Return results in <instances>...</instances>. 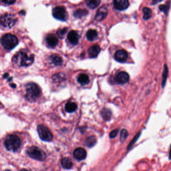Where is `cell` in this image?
<instances>
[{
    "label": "cell",
    "instance_id": "13",
    "mask_svg": "<svg viewBox=\"0 0 171 171\" xmlns=\"http://www.w3.org/2000/svg\"><path fill=\"white\" fill-rule=\"evenodd\" d=\"M87 155L86 150L82 148H78L74 151V157L78 161L84 160L87 157Z\"/></svg>",
    "mask_w": 171,
    "mask_h": 171
},
{
    "label": "cell",
    "instance_id": "19",
    "mask_svg": "<svg viewBox=\"0 0 171 171\" xmlns=\"http://www.w3.org/2000/svg\"><path fill=\"white\" fill-rule=\"evenodd\" d=\"M65 109L68 113H73L77 109V105L74 102H69L65 104Z\"/></svg>",
    "mask_w": 171,
    "mask_h": 171
},
{
    "label": "cell",
    "instance_id": "9",
    "mask_svg": "<svg viewBox=\"0 0 171 171\" xmlns=\"http://www.w3.org/2000/svg\"><path fill=\"white\" fill-rule=\"evenodd\" d=\"M113 6L119 11L126 10L129 6L128 0H113Z\"/></svg>",
    "mask_w": 171,
    "mask_h": 171
},
{
    "label": "cell",
    "instance_id": "2",
    "mask_svg": "<svg viewBox=\"0 0 171 171\" xmlns=\"http://www.w3.org/2000/svg\"><path fill=\"white\" fill-rule=\"evenodd\" d=\"M21 144V139L18 136L15 135H8L5 141V146L6 149L14 152H17L20 149Z\"/></svg>",
    "mask_w": 171,
    "mask_h": 171
},
{
    "label": "cell",
    "instance_id": "36",
    "mask_svg": "<svg viewBox=\"0 0 171 171\" xmlns=\"http://www.w3.org/2000/svg\"><path fill=\"white\" fill-rule=\"evenodd\" d=\"M9 76V74L8 73H5L4 74V76H3V77H4V78H7Z\"/></svg>",
    "mask_w": 171,
    "mask_h": 171
},
{
    "label": "cell",
    "instance_id": "31",
    "mask_svg": "<svg viewBox=\"0 0 171 171\" xmlns=\"http://www.w3.org/2000/svg\"><path fill=\"white\" fill-rule=\"evenodd\" d=\"M141 132L139 133H138L137 135H135V137H134L132 141L130 142L129 145H128V150H130V149L132 148L133 146V145H134V144L135 143V141H137V139H139V136H140V135H141Z\"/></svg>",
    "mask_w": 171,
    "mask_h": 171
},
{
    "label": "cell",
    "instance_id": "37",
    "mask_svg": "<svg viewBox=\"0 0 171 171\" xmlns=\"http://www.w3.org/2000/svg\"><path fill=\"white\" fill-rule=\"evenodd\" d=\"M169 159H171V149H170V150Z\"/></svg>",
    "mask_w": 171,
    "mask_h": 171
},
{
    "label": "cell",
    "instance_id": "29",
    "mask_svg": "<svg viewBox=\"0 0 171 171\" xmlns=\"http://www.w3.org/2000/svg\"><path fill=\"white\" fill-rule=\"evenodd\" d=\"M128 136V132L126 129H123L120 132V139L122 142L124 141Z\"/></svg>",
    "mask_w": 171,
    "mask_h": 171
},
{
    "label": "cell",
    "instance_id": "16",
    "mask_svg": "<svg viewBox=\"0 0 171 171\" xmlns=\"http://www.w3.org/2000/svg\"><path fill=\"white\" fill-rule=\"evenodd\" d=\"M101 49L98 45H94L90 47L89 49V56L91 58H96L100 52Z\"/></svg>",
    "mask_w": 171,
    "mask_h": 171
},
{
    "label": "cell",
    "instance_id": "27",
    "mask_svg": "<svg viewBox=\"0 0 171 171\" xmlns=\"http://www.w3.org/2000/svg\"><path fill=\"white\" fill-rule=\"evenodd\" d=\"M88 11L85 9H79L77 10V11L74 12V15L76 18H81V17H84L86 15H87Z\"/></svg>",
    "mask_w": 171,
    "mask_h": 171
},
{
    "label": "cell",
    "instance_id": "11",
    "mask_svg": "<svg viewBox=\"0 0 171 171\" xmlns=\"http://www.w3.org/2000/svg\"><path fill=\"white\" fill-rule=\"evenodd\" d=\"M130 79V76L126 72H119L115 77V81L119 84H124L128 82Z\"/></svg>",
    "mask_w": 171,
    "mask_h": 171
},
{
    "label": "cell",
    "instance_id": "21",
    "mask_svg": "<svg viewBox=\"0 0 171 171\" xmlns=\"http://www.w3.org/2000/svg\"><path fill=\"white\" fill-rule=\"evenodd\" d=\"M101 115L103 119L105 120H109L111 119L112 113L109 109H103L101 111Z\"/></svg>",
    "mask_w": 171,
    "mask_h": 171
},
{
    "label": "cell",
    "instance_id": "22",
    "mask_svg": "<svg viewBox=\"0 0 171 171\" xmlns=\"http://www.w3.org/2000/svg\"><path fill=\"white\" fill-rule=\"evenodd\" d=\"M98 33L96 30H89L87 33V37L89 41H93L98 37Z\"/></svg>",
    "mask_w": 171,
    "mask_h": 171
},
{
    "label": "cell",
    "instance_id": "10",
    "mask_svg": "<svg viewBox=\"0 0 171 171\" xmlns=\"http://www.w3.org/2000/svg\"><path fill=\"white\" fill-rule=\"evenodd\" d=\"M114 58L117 62L124 63L128 58V53L124 50H119L115 53Z\"/></svg>",
    "mask_w": 171,
    "mask_h": 171
},
{
    "label": "cell",
    "instance_id": "7",
    "mask_svg": "<svg viewBox=\"0 0 171 171\" xmlns=\"http://www.w3.org/2000/svg\"><path fill=\"white\" fill-rule=\"evenodd\" d=\"M16 22L14 16L10 14L2 15L1 18V25L6 28H10L13 26Z\"/></svg>",
    "mask_w": 171,
    "mask_h": 171
},
{
    "label": "cell",
    "instance_id": "1",
    "mask_svg": "<svg viewBox=\"0 0 171 171\" xmlns=\"http://www.w3.org/2000/svg\"><path fill=\"white\" fill-rule=\"evenodd\" d=\"M34 57L33 55H29L24 51L17 53L13 58V62L20 66L27 67L31 65L33 63Z\"/></svg>",
    "mask_w": 171,
    "mask_h": 171
},
{
    "label": "cell",
    "instance_id": "26",
    "mask_svg": "<svg viewBox=\"0 0 171 171\" xmlns=\"http://www.w3.org/2000/svg\"><path fill=\"white\" fill-rule=\"evenodd\" d=\"M168 75V68L167 65H166L165 64L164 66V71L163 72V76H162V87H164L165 85L167 79Z\"/></svg>",
    "mask_w": 171,
    "mask_h": 171
},
{
    "label": "cell",
    "instance_id": "28",
    "mask_svg": "<svg viewBox=\"0 0 171 171\" xmlns=\"http://www.w3.org/2000/svg\"><path fill=\"white\" fill-rule=\"evenodd\" d=\"M143 18L144 20H147L150 19L152 16V10L149 8L145 7L143 10Z\"/></svg>",
    "mask_w": 171,
    "mask_h": 171
},
{
    "label": "cell",
    "instance_id": "15",
    "mask_svg": "<svg viewBox=\"0 0 171 171\" xmlns=\"http://www.w3.org/2000/svg\"><path fill=\"white\" fill-rule=\"evenodd\" d=\"M46 41L47 44L51 48H54L58 43V39L56 36L52 34H50L47 36L46 38Z\"/></svg>",
    "mask_w": 171,
    "mask_h": 171
},
{
    "label": "cell",
    "instance_id": "8",
    "mask_svg": "<svg viewBox=\"0 0 171 171\" xmlns=\"http://www.w3.org/2000/svg\"><path fill=\"white\" fill-rule=\"evenodd\" d=\"M53 15L56 19L61 21H66L67 19V13L66 10L61 6H58L53 9Z\"/></svg>",
    "mask_w": 171,
    "mask_h": 171
},
{
    "label": "cell",
    "instance_id": "17",
    "mask_svg": "<svg viewBox=\"0 0 171 171\" xmlns=\"http://www.w3.org/2000/svg\"><path fill=\"white\" fill-rule=\"evenodd\" d=\"M77 81L81 85H85L89 84V76L86 74L81 73L79 74L77 77Z\"/></svg>",
    "mask_w": 171,
    "mask_h": 171
},
{
    "label": "cell",
    "instance_id": "14",
    "mask_svg": "<svg viewBox=\"0 0 171 171\" xmlns=\"http://www.w3.org/2000/svg\"><path fill=\"white\" fill-rule=\"evenodd\" d=\"M67 38L68 41L71 44L74 45H76L79 41V34L75 31H71L68 33Z\"/></svg>",
    "mask_w": 171,
    "mask_h": 171
},
{
    "label": "cell",
    "instance_id": "24",
    "mask_svg": "<svg viewBox=\"0 0 171 171\" xmlns=\"http://www.w3.org/2000/svg\"><path fill=\"white\" fill-rule=\"evenodd\" d=\"M52 79L55 82H60L65 80V75L62 73L55 74L53 76Z\"/></svg>",
    "mask_w": 171,
    "mask_h": 171
},
{
    "label": "cell",
    "instance_id": "34",
    "mask_svg": "<svg viewBox=\"0 0 171 171\" xmlns=\"http://www.w3.org/2000/svg\"><path fill=\"white\" fill-rule=\"evenodd\" d=\"M159 9L162 12H163L165 13L167 12V7L165 5H161L159 6Z\"/></svg>",
    "mask_w": 171,
    "mask_h": 171
},
{
    "label": "cell",
    "instance_id": "4",
    "mask_svg": "<svg viewBox=\"0 0 171 171\" xmlns=\"http://www.w3.org/2000/svg\"><path fill=\"white\" fill-rule=\"evenodd\" d=\"M1 43L5 49L11 50L17 46L18 43V40L15 35L7 34L3 36Z\"/></svg>",
    "mask_w": 171,
    "mask_h": 171
},
{
    "label": "cell",
    "instance_id": "6",
    "mask_svg": "<svg viewBox=\"0 0 171 171\" xmlns=\"http://www.w3.org/2000/svg\"><path fill=\"white\" fill-rule=\"evenodd\" d=\"M37 132L40 138L43 141H50L52 140L53 137L49 128L44 125H38Z\"/></svg>",
    "mask_w": 171,
    "mask_h": 171
},
{
    "label": "cell",
    "instance_id": "38",
    "mask_svg": "<svg viewBox=\"0 0 171 171\" xmlns=\"http://www.w3.org/2000/svg\"><path fill=\"white\" fill-rule=\"evenodd\" d=\"M11 86L12 87H13V88H15V87H16V85L15 84L11 85Z\"/></svg>",
    "mask_w": 171,
    "mask_h": 171
},
{
    "label": "cell",
    "instance_id": "32",
    "mask_svg": "<svg viewBox=\"0 0 171 171\" xmlns=\"http://www.w3.org/2000/svg\"><path fill=\"white\" fill-rule=\"evenodd\" d=\"M118 134V130H113V131H111L110 134H109V137L111 139H113L115 138L117 136V135Z\"/></svg>",
    "mask_w": 171,
    "mask_h": 171
},
{
    "label": "cell",
    "instance_id": "3",
    "mask_svg": "<svg viewBox=\"0 0 171 171\" xmlns=\"http://www.w3.org/2000/svg\"><path fill=\"white\" fill-rule=\"evenodd\" d=\"M26 94L25 98L29 101H34L39 97L41 90L37 84L34 83H29L26 85Z\"/></svg>",
    "mask_w": 171,
    "mask_h": 171
},
{
    "label": "cell",
    "instance_id": "33",
    "mask_svg": "<svg viewBox=\"0 0 171 171\" xmlns=\"http://www.w3.org/2000/svg\"><path fill=\"white\" fill-rule=\"evenodd\" d=\"M2 2L4 3L5 4H8V5H11L16 2V0H2Z\"/></svg>",
    "mask_w": 171,
    "mask_h": 171
},
{
    "label": "cell",
    "instance_id": "5",
    "mask_svg": "<svg viewBox=\"0 0 171 171\" xmlns=\"http://www.w3.org/2000/svg\"><path fill=\"white\" fill-rule=\"evenodd\" d=\"M27 154L30 158L39 161H44L46 158V155L43 150L36 146H32L28 148L27 150Z\"/></svg>",
    "mask_w": 171,
    "mask_h": 171
},
{
    "label": "cell",
    "instance_id": "12",
    "mask_svg": "<svg viewBox=\"0 0 171 171\" xmlns=\"http://www.w3.org/2000/svg\"><path fill=\"white\" fill-rule=\"evenodd\" d=\"M107 13L108 10L105 6H102V7L100 8L96 13L95 17V20L98 22L102 21L104 19H105V17H106Z\"/></svg>",
    "mask_w": 171,
    "mask_h": 171
},
{
    "label": "cell",
    "instance_id": "23",
    "mask_svg": "<svg viewBox=\"0 0 171 171\" xmlns=\"http://www.w3.org/2000/svg\"><path fill=\"white\" fill-rule=\"evenodd\" d=\"M96 143V139L95 136L92 135L87 138L85 144L87 147L92 148L95 146Z\"/></svg>",
    "mask_w": 171,
    "mask_h": 171
},
{
    "label": "cell",
    "instance_id": "30",
    "mask_svg": "<svg viewBox=\"0 0 171 171\" xmlns=\"http://www.w3.org/2000/svg\"><path fill=\"white\" fill-rule=\"evenodd\" d=\"M67 29L66 28H64L59 29L58 30H57V34L58 35V36L61 38H63V37H64V35L66 34V32H67Z\"/></svg>",
    "mask_w": 171,
    "mask_h": 171
},
{
    "label": "cell",
    "instance_id": "35",
    "mask_svg": "<svg viewBox=\"0 0 171 171\" xmlns=\"http://www.w3.org/2000/svg\"><path fill=\"white\" fill-rule=\"evenodd\" d=\"M163 0H152V4L155 5V4H158L159 3L162 1Z\"/></svg>",
    "mask_w": 171,
    "mask_h": 171
},
{
    "label": "cell",
    "instance_id": "20",
    "mask_svg": "<svg viewBox=\"0 0 171 171\" xmlns=\"http://www.w3.org/2000/svg\"><path fill=\"white\" fill-rule=\"evenodd\" d=\"M61 165L65 169H70L73 166V163L69 158H64L61 160Z\"/></svg>",
    "mask_w": 171,
    "mask_h": 171
},
{
    "label": "cell",
    "instance_id": "18",
    "mask_svg": "<svg viewBox=\"0 0 171 171\" xmlns=\"http://www.w3.org/2000/svg\"><path fill=\"white\" fill-rule=\"evenodd\" d=\"M50 59L53 64L55 66H60L63 62L62 58L57 55H53L50 56Z\"/></svg>",
    "mask_w": 171,
    "mask_h": 171
},
{
    "label": "cell",
    "instance_id": "25",
    "mask_svg": "<svg viewBox=\"0 0 171 171\" xmlns=\"http://www.w3.org/2000/svg\"><path fill=\"white\" fill-rule=\"evenodd\" d=\"M100 3V0H87V5L89 8L94 9L99 6Z\"/></svg>",
    "mask_w": 171,
    "mask_h": 171
}]
</instances>
